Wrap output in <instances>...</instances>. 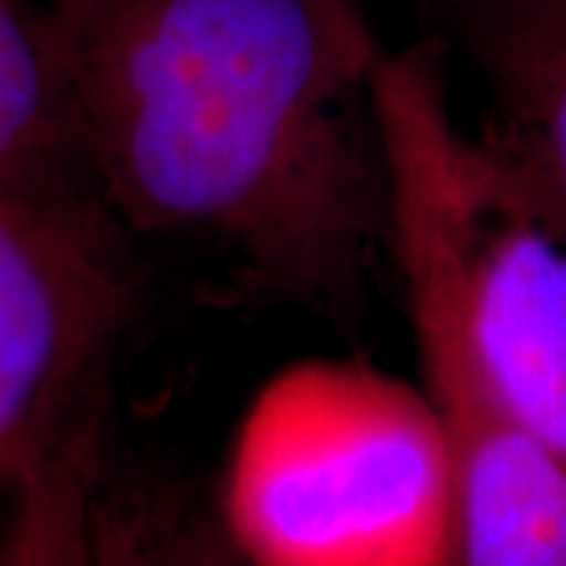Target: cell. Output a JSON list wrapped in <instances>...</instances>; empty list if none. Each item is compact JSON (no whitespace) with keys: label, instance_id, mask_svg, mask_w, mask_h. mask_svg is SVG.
<instances>
[{"label":"cell","instance_id":"8992f818","mask_svg":"<svg viewBox=\"0 0 566 566\" xmlns=\"http://www.w3.org/2000/svg\"><path fill=\"white\" fill-rule=\"evenodd\" d=\"M177 516L123 482L104 400L10 491L0 566H170Z\"/></svg>","mask_w":566,"mask_h":566},{"label":"cell","instance_id":"ba28073f","mask_svg":"<svg viewBox=\"0 0 566 566\" xmlns=\"http://www.w3.org/2000/svg\"><path fill=\"white\" fill-rule=\"evenodd\" d=\"M0 186L95 192L57 35L35 0H0Z\"/></svg>","mask_w":566,"mask_h":566},{"label":"cell","instance_id":"3957f363","mask_svg":"<svg viewBox=\"0 0 566 566\" xmlns=\"http://www.w3.org/2000/svg\"><path fill=\"white\" fill-rule=\"evenodd\" d=\"M133 305L123 223L95 192L0 186V504L107 400Z\"/></svg>","mask_w":566,"mask_h":566},{"label":"cell","instance_id":"7a4b0ae2","mask_svg":"<svg viewBox=\"0 0 566 566\" xmlns=\"http://www.w3.org/2000/svg\"><path fill=\"white\" fill-rule=\"evenodd\" d=\"M221 528L245 566H444L450 447L424 390L300 365L249 409Z\"/></svg>","mask_w":566,"mask_h":566},{"label":"cell","instance_id":"9c48e42d","mask_svg":"<svg viewBox=\"0 0 566 566\" xmlns=\"http://www.w3.org/2000/svg\"><path fill=\"white\" fill-rule=\"evenodd\" d=\"M170 566H245V560L227 542L221 523L202 516H177Z\"/></svg>","mask_w":566,"mask_h":566},{"label":"cell","instance_id":"52a82bcc","mask_svg":"<svg viewBox=\"0 0 566 566\" xmlns=\"http://www.w3.org/2000/svg\"><path fill=\"white\" fill-rule=\"evenodd\" d=\"M491 102L482 142L566 237V0H457Z\"/></svg>","mask_w":566,"mask_h":566},{"label":"cell","instance_id":"5b68a950","mask_svg":"<svg viewBox=\"0 0 566 566\" xmlns=\"http://www.w3.org/2000/svg\"><path fill=\"white\" fill-rule=\"evenodd\" d=\"M450 237L463 334L488 394L566 463V237L457 129Z\"/></svg>","mask_w":566,"mask_h":566},{"label":"cell","instance_id":"277c9868","mask_svg":"<svg viewBox=\"0 0 566 566\" xmlns=\"http://www.w3.org/2000/svg\"><path fill=\"white\" fill-rule=\"evenodd\" d=\"M390 259L450 447L444 566H566V463L494 403L475 371L444 205L403 199Z\"/></svg>","mask_w":566,"mask_h":566},{"label":"cell","instance_id":"6da1fadb","mask_svg":"<svg viewBox=\"0 0 566 566\" xmlns=\"http://www.w3.org/2000/svg\"><path fill=\"white\" fill-rule=\"evenodd\" d=\"M44 7L85 174L123 227L218 243L249 283L315 303L390 255L385 54L353 0Z\"/></svg>","mask_w":566,"mask_h":566}]
</instances>
